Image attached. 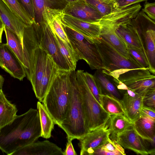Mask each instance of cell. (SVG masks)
Instances as JSON below:
<instances>
[{
    "instance_id": "obj_1",
    "label": "cell",
    "mask_w": 155,
    "mask_h": 155,
    "mask_svg": "<svg viewBox=\"0 0 155 155\" xmlns=\"http://www.w3.org/2000/svg\"><path fill=\"white\" fill-rule=\"evenodd\" d=\"M24 67L36 98L42 102L59 68L51 57L37 42L23 46Z\"/></svg>"
},
{
    "instance_id": "obj_2",
    "label": "cell",
    "mask_w": 155,
    "mask_h": 155,
    "mask_svg": "<svg viewBox=\"0 0 155 155\" xmlns=\"http://www.w3.org/2000/svg\"><path fill=\"white\" fill-rule=\"evenodd\" d=\"M41 127L37 109L30 108L0 129V150L7 155L36 141Z\"/></svg>"
},
{
    "instance_id": "obj_3",
    "label": "cell",
    "mask_w": 155,
    "mask_h": 155,
    "mask_svg": "<svg viewBox=\"0 0 155 155\" xmlns=\"http://www.w3.org/2000/svg\"><path fill=\"white\" fill-rule=\"evenodd\" d=\"M71 71L59 69L43 99V104L59 127L66 119L71 91Z\"/></svg>"
},
{
    "instance_id": "obj_4",
    "label": "cell",
    "mask_w": 155,
    "mask_h": 155,
    "mask_svg": "<svg viewBox=\"0 0 155 155\" xmlns=\"http://www.w3.org/2000/svg\"><path fill=\"white\" fill-rule=\"evenodd\" d=\"M71 101L66 119L59 126L67 136L80 140L90 132L87 126L81 98L75 71H71Z\"/></svg>"
},
{
    "instance_id": "obj_5",
    "label": "cell",
    "mask_w": 155,
    "mask_h": 155,
    "mask_svg": "<svg viewBox=\"0 0 155 155\" xmlns=\"http://www.w3.org/2000/svg\"><path fill=\"white\" fill-rule=\"evenodd\" d=\"M84 71L75 72L76 79L81 95L86 124L90 132L106 125L110 115L94 96L84 78Z\"/></svg>"
},
{
    "instance_id": "obj_6",
    "label": "cell",
    "mask_w": 155,
    "mask_h": 155,
    "mask_svg": "<svg viewBox=\"0 0 155 155\" xmlns=\"http://www.w3.org/2000/svg\"><path fill=\"white\" fill-rule=\"evenodd\" d=\"M95 44L102 61V69L116 84L121 74L132 69L143 68L134 61L121 55L101 38L96 39Z\"/></svg>"
},
{
    "instance_id": "obj_7",
    "label": "cell",
    "mask_w": 155,
    "mask_h": 155,
    "mask_svg": "<svg viewBox=\"0 0 155 155\" xmlns=\"http://www.w3.org/2000/svg\"><path fill=\"white\" fill-rule=\"evenodd\" d=\"M62 25L78 60H84L91 69H102V61L95 42L62 22Z\"/></svg>"
},
{
    "instance_id": "obj_8",
    "label": "cell",
    "mask_w": 155,
    "mask_h": 155,
    "mask_svg": "<svg viewBox=\"0 0 155 155\" xmlns=\"http://www.w3.org/2000/svg\"><path fill=\"white\" fill-rule=\"evenodd\" d=\"M33 24L39 46L51 57L59 69L70 71L60 51L54 33L50 26L45 22L40 25L34 23Z\"/></svg>"
},
{
    "instance_id": "obj_9",
    "label": "cell",
    "mask_w": 155,
    "mask_h": 155,
    "mask_svg": "<svg viewBox=\"0 0 155 155\" xmlns=\"http://www.w3.org/2000/svg\"><path fill=\"white\" fill-rule=\"evenodd\" d=\"M118 81L143 97L151 88H155V76L148 68L132 69L121 74Z\"/></svg>"
},
{
    "instance_id": "obj_10",
    "label": "cell",
    "mask_w": 155,
    "mask_h": 155,
    "mask_svg": "<svg viewBox=\"0 0 155 155\" xmlns=\"http://www.w3.org/2000/svg\"><path fill=\"white\" fill-rule=\"evenodd\" d=\"M0 67L20 81L26 76L22 64L6 43H0Z\"/></svg>"
},
{
    "instance_id": "obj_11",
    "label": "cell",
    "mask_w": 155,
    "mask_h": 155,
    "mask_svg": "<svg viewBox=\"0 0 155 155\" xmlns=\"http://www.w3.org/2000/svg\"><path fill=\"white\" fill-rule=\"evenodd\" d=\"M108 125L91 131L79 140L81 155H92L94 151L103 145L109 139Z\"/></svg>"
},
{
    "instance_id": "obj_12",
    "label": "cell",
    "mask_w": 155,
    "mask_h": 155,
    "mask_svg": "<svg viewBox=\"0 0 155 155\" xmlns=\"http://www.w3.org/2000/svg\"><path fill=\"white\" fill-rule=\"evenodd\" d=\"M63 11L64 15L90 23H97L102 18L97 11L84 0L68 3Z\"/></svg>"
},
{
    "instance_id": "obj_13",
    "label": "cell",
    "mask_w": 155,
    "mask_h": 155,
    "mask_svg": "<svg viewBox=\"0 0 155 155\" xmlns=\"http://www.w3.org/2000/svg\"><path fill=\"white\" fill-rule=\"evenodd\" d=\"M137 3L122 9H118L111 14L103 17L97 23L108 25L115 28L119 25L130 23L136 17L141 8Z\"/></svg>"
},
{
    "instance_id": "obj_14",
    "label": "cell",
    "mask_w": 155,
    "mask_h": 155,
    "mask_svg": "<svg viewBox=\"0 0 155 155\" xmlns=\"http://www.w3.org/2000/svg\"><path fill=\"white\" fill-rule=\"evenodd\" d=\"M115 140L123 147L137 154H148L144 139L137 133L133 126L117 134Z\"/></svg>"
},
{
    "instance_id": "obj_15",
    "label": "cell",
    "mask_w": 155,
    "mask_h": 155,
    "mask_svg": "<svg viewBox=\"0 0 155 155\" xmlns=\"http://www.w3.org/2000/svg\"><path fill=\"white\" fill-rule=\"evenodd\" d=\"M121 102L126 117L133 123L140 116L143 97L127 87L121 92Z\"/></svg>"
},
{
    "instance_id": "obj_16",
    "label": "cell",
    "mask_w": 155,
    "mask_h": 155,
    "mask_svg": "<svg viewBox=\"0 0 155 155\" xmlns=\"http://www.w3.org/2000/svg\"><path fill=\"white\" fill-rule=\"evenodd\" d=\"M12 155H63L62 149L48 140L35 141L18 150Z\"/></svg>"
},
{
    "instance_id": "obj_17",
    "label": "cell",
    "mask_w": 155,
    "mask_h": 155,
    "mask_svg": "<svg viewBox=\"0 0 155 155\" xmlns=\"http://www.w3.org/2000/svg\"><path fill=\"white\" fill-rule=\"evenodd\" d=\"M62 22L94 42L100 38L101 26L97 23L83 21L64 14Z\"/></svg>"
},
{
    "instance_id": "obj_18",
    "label": "cell",
    "mask_w": 155,
    "mask_h": 155,
    "mask_svg": "<svg viewBox=\"0 0 155 155\" xmlns=\"http://www.w3.org/2000/svg\"><path fill=\"white\" fill-rule=\"evenodd\" d=\"M63 15V10L45 8L42 14L43 22L47 23L65 44L71 45L62 25Z\"/></svg>"
},
{
    "instance_id": "obj_19",
    "label": "cell",
    "mask_w": 155,
    "mask_h": 155,
    "mask_svg": "<svg viewBox=\"0 0 155 155\" xmlns=\"http://www.w3.org/2000/svg\"><path fill=\"white\" fill-rule=\"evenodd\" d=\"M131 22L116 27L115 30L116 33L127 46L141 49L147 53L138 30Z\"/></svg>"
},
{
    "instance_id": "obj_20",
    "label": "cell",
    "mask_w": 155,
    "mask_h": 155,
    "mask_svg": "<svg viewBox=\"0 0 155 155\" xmlns=\"http://www.w3.org/2000/svg\"><path fill=\"white\" fill-rule=\"evenodd\" d=\"M0 18L5 27L15 33L23 45L24 29L27 26L2 0H0Z\"/></svg>"
},
{
    "instance_id": "obj_21",
    "label": "cell",
    "mask_w": 155,
    "mask_h": 155,
    "mask_svg": "<svg viewBox=\"0 0 155 155\" xmlns=\"http://www.w3.org/2000/svg\"><path fill=\"white\" fill-rule=\"evenodd\" d=\"M100 25V37L124 57L134 61L129 55L127 46L116 33L115 28L108 25Z\"/></svg>"
},
{
    "instance_id": "obj_22",
    "label": "cell",
    "mask_w": 155,
    "mask_h": 155,
    "mask_svg": "<svg viewBox=\"0 0 155 155\" xmlns=\"http://www.w3.org/2000/svg\"><path fill=\"white\" fill-rule=\"evenodd\" d=\"M93 76L101 94L108 95L121 100L122 94L112 78L102 69H97Z\"/></svg>"
},
{
    "instance_id": "obj_23",
    "label": "cell",
    "mask_w": 155,
    "mask_h": 155,
    "mask_svg": "<svg viewBox=\"0 0 155 155\" xmlns=\"http://www.w3.org/2000/svg\"><path fill=\"white\" fill-rule=\"evenodd\" d=\"M34 11V21L40 25L43 22L42 14L45 8L63 10L68 3L65 0H32Z\"/></svg>"
},
{
    "instance_id": "obj_24",
    "label": "cell",
    "mask_w": 155,
    "mask_h": 155,
    "mask_svg": "<svg viewBox=\"0 0 155 155\" xmlns=\"http://www.w3.org/2000/svg\"><path fill=\"white\" fill-rule=\"evenodd\" d=\"M155 119L141 114L133 122V127L137 133L143 139H152L155 136Z\"/></svg>"
},
{
    "instance_id": "obj_25",
    "label": "cell",
    "mask_w": 155,
    "mask_h": 155,
    "mask_svg": "<svg viewBox=\"0 0 155 155\" xmlns=\"http://www.w3.org/2000/svg\"><path fill=\"white\" fill-rule=\"evenodd\" d=\"M16 105L6 98L2 89L0 90V129L12 121L17 116Z\"/></svg>"
},
{
    "instance_id": "obj_26",
    "label": "cell",
    "mask_w": 155,
    "mask_h": 155,
    "mask_svg": "<svg viewBox=\"0 0 155 155\" xmlns=\"http://www.w3.org/2000/svg\"><path fill=\"white\" fill-rule=\"evenodd\" d=\"M109 120L108 129L113 140H116L117 134L133 125V123L124 115H110Z\"/></svg>"
},
{
    "instance_id": "obj_27",
    "label": "cell",
    "mask_w": 155,
    "mask_h": 155,
    "mask_svg": "<svg viewBox=\"0 0 155 155\" xmlns=\"http://www.w3.org/2000/svg\"><path fill=\"white\" fill-rule=\"evenodd\" d=\"M41 127V137L46 139L51 136L52 131L55 124L54 121L43 104L39 101L37 103Z\"/></svg>"
},
{
    "instance_id": "obj_28",
    "label": "cell",
    "mask_w": 155,
    "mask_h": 155,
    "mask_svg": "<svg viewBox=\"0 0 155 155\" xmlns=\"http://www.w3.org/2000/svg\"><path fill=\"white\" fill-rule=\"evenodd\" d=\"M101 106L104 110L110 115L126 114L121 101L108 95L101 94Z\"/></svg>"
},
{
    "instance_id": "obj_29",
    "label": "cell",
    "mask_w": 155,
    "mask_h": 155,
    "mask_svg": "<svg viewBox=\"0 0 155 155\" xmlns=\"http://www.w3.org/2000/svg\"><path fill=\"white\" fill-rule=\"evenodd\" d=\"M4 31L6 37L7 44L14 53L23 66V45L20 39L15 33L5 26Z\"/></svg>"
},
{
    "instance_id": "obj_30",
    "label": "cell",
    "mask_w": 155,
    "mask_h": 155,
    "mask_svg": "<svg viewBox=\"0 0 155 155\" xmlns=\"http://www.w3.org/2000/svg\"><path fill=\"white\" fill-rule=\"evenodd\" d=\"M54 33L60 51L66 62L70 71H75L78 60L71 45L65 44L56 34Z\"/></svg>"
},
{
    "instance_id": "obj_31",
    "label": "cell",
    "mask_w": 155,
    "mask_h": 155,
    "mask_svg": "<svg viewBox=\"0 0 155 155\" xmlns=\"http://www.w3.org/2000/svg\"><path fill=\"white\" fill-rule=\"evenodd\" d=\"M145 39L146 51L151 67L150 72L155 73V31L151 28L145 31Z\"/></svg>"
},
{
    "instance_id": "obj_32",
    "label": "cell",
    "mask_w": 155,
    "mask_h": 155,
    "mask_svg": "<svg viewBox=\"0 0 155 155\" xmlns=\"http://www.w3.org/2000/svg\"><path fill=\"white\" fill-rule=\"evenodd\" d=\"M97 11L102 17L106 16L118 9L114 0H84Z\"/></svg>"
},
{
    "instance_id": "obj_33",
    "label": "cell",
    "mask_w": 155,
    "mask_h": 155,
    "mask_svg": "<svg viewBox=\"0 0 155 155\" xmlns=\"http://www.w3.org/2000/svg\"><path fill=\"white\" fill-rule=\"evenodd\" d=\"M17 17L27 26L34 21L18 2V0H2Z\"/></svg>"
},
{
    "instance_id": "obj_34",
    "label": "cell",
    "mask_w": 155,
    "mask_h": 155,
    "mask_svg": "<svg viewBox=\"0 0 155 155\" xmlns=\"http://www.w3.org/2000/svg\"><path fill=\"white\" fill-rule=\"evenodd\" d=\"M125 155L124 149L115 140L110 138L103 145L95 150L92 155Z\"/></svg>"
},
{
    "instance_id": "obj_35",
    "label": "cell",
    "mask_w": 155,
    "mask_h": 155,
    "mask_svg": "<svg viewBox=\"0 0 155 155\" xmlns=\"http://www.w3.org/2000/svg\"><path fill=\"white\" fill-rule=\"evenodd\" d=\"M127 47L130 58L141 68H148L150 72L151 67L147 53L133 47L127 46Z\"/></svg>"
},
{
    "instance_id": "obj_36",
    "label": "cell",
    "mask_w": 155,
    "mask_h": 155,
    "mask_svg": "<svg viewBox=\"0 0 155 155\" xmlns=\"http://www.w3.org/2000/svg\"><path fill=\"white\" fill-rule=\"evenodd\" d=\"M83 73L85 81L90 90L101 105V94L93 75L86 72H84Z\"/></svg>"
},
{
    "instance_id": "obj_37",
    "label": "cell",
    "mask_w": 155,
    "mask_h": 155,
    "mask_svg": "<svg viewBox=\"0 0 155 155\" xmlns=\"http://www.w3.org/2000/svg\"><path fill=\"white\" fill-rule=\"evenodd\" d=\"M143 105L155 108V88L148 90L143 97Z\"/></svg>"
},
{
    "instance_id": "obj_38",
    "label": "cell",
    "mask_w": 155,
    "mask_h": 155,
    "mask_svg": "<svg viewBox=\"0 0 155 155\" xmlns=\"http://www.w3.org/2000/svg\"><path fill=\"white\" fill-rule=\"evenodd\" d=\"M20 4L34 21V11L32 0H18Z\"/></svg>"
},
{
    "instance_id": "obj_39",
    "label": "cell",
    "mask_w": 155,
    "mask_h": 155,
    "mask_svg": "<svg viewBox=\"0 0 155 155\" xmlns=\"http://www.w3.org/2000/svg\"><path fill=\"white\" fill-rule=\"evenodd\" d=\"M147 0H114L116 8L122 9Z\"/></svg>"
},
{
    "instance_id": "obj_40",
    "label": "cell",
    "mask_w": 155,
    "mask_h": 155,
    "mask_svg": "<svg viewBox=\"0 0 155 155\" xmlns=\"http://www.w3.org/2000/svg\"><path fill=\"white\" fill-rule=\"evenodd\" d=\"M142 10L150 18L154 21L155 19V2H146L144 5V8Z\"/></svg>"
},
{
    "instance_id": "obj_41",
    "label": "cell",
    "mask_w": 155,
    "mask_h": 155,
    "mask_svg": "<svg viewBox=\"0 0 155 155\" xmlns=\"http://www.w3.org/2000/svg\"><path fill=\"white\" fill-rule=\"evenodd\" d=\"M67 142L66 148L63 152V155H77L72 144L73 139L70 137L67 136Z\"/></svg>"
},
{
    "instance_id": "obj_42",
    "label": "cell",
    "mask_w": 155,
    "mask_h": 155,
    "mask_svg": "<svg viewBox=\"0 0 155 155\" xmlns=\"http://www.w3.org/2000/svg\"><path fill=\"white\" fill-rule=\"evenodd\" d=\"M144 140L148 154L154 155L155 154V137L151 139H144Z\"/></svg>"
},
{
    "instance_id": "obj_43",
    "label": "cell",
    "mask_w": 155,
    "mask_h": 155,
    "mask_svg": "<svg viewBox=\"0 0 155 155\" xmlns=\"http://www.w3.org/2000/svg\"><path fill=\"white\" fill-rule=\"evenodd\" d=\"M141 114L155 119V109L152 107L143 105L141 109Z\"/></svg>"
},
{
    "instance_id": "obj_44",
    "label": "cell",
    "mask_w": 155,
    "mask_h": 155,
    "mask_svg": "<svg viewBox=\"0 0 155 155\" xmlns=\"http://www.w3.org/2000/svg\"><path fill=\"white\" fill-rule=\"evenodd\" d=\"M4 79L1 75L0 76V90L2 89V87L4 81Z\"/></svg>"
},
{
    "instance_id": "obj_45",
    "label": "cell",
    "mask_w": 155,
    "mask_h": 155,
    "mask_svg": "<svg viewBox=\"0 0 155 155\" xmlns=\"http://www.w3.org/2000/svg\"><path fill=\"white\" fill-rule=\"evenodd\" d=\"M4 31V28H1L0 27V43H2V37Z\"/></svg>"
},
{
    "instance_id": "obj_46",
    "label": "cell",
    "mask_w": 155,
    "mask_h": 155,
    "mask_svg": "<svg viewBox=\"0 0 155 155\" xmlns=\"http://www.w3.org/2000/svg\"><path fill=\"white\" fill-rule=\"evenodd\" d=\"M4 27V26L0 18V27L1 28H3Z\"/></svg>"
},
{
    "instance_id": "obj_47",
    "label": "cell",
    "mask_w": 155,
    "mask_h": 155,
    "mask_svg": "<svg viewBox=\"0 0 155 155\" xmlns=\"http://www.w3.org/2000/svg\"><path fill=\"white\" fill-rule=\"evenodd\" d=\"M68 3L73 2L77 1L78 0H65Z\"/></svg>"
},
{
    "instance_id": "obj_48",
    "label": "cell",
    "mask_w": 155,
    "mask_h": 155,
    "mask_svg": "<svg viewBox=\"0 0 155 155\" xmlns=\"http://www.w3.org/2000/svg\"><path fill=\"white\" fill-rule=\"evenodd\" d=\"M1 75L0 74V76H1Z\"/></svg>"
}]
</instances>
